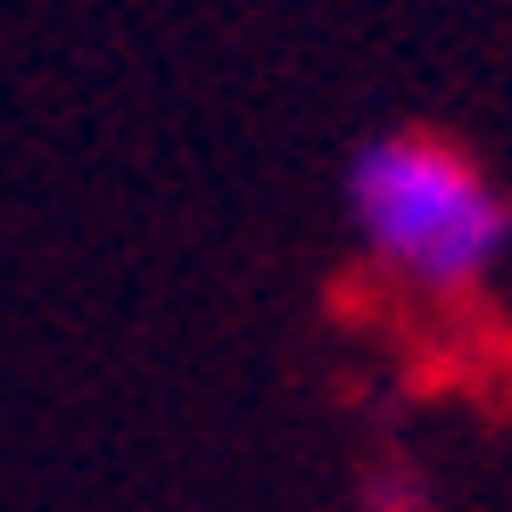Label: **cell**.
<instances>
[{
	"instance_id": "obj_1",
	"label": "cell",
	"mask_w": 512,
	"mask_h": 512,
	"mask_svg": "<svg viewBox=\"0 0 512 512\" xmlns=\"http://www.w3.org/2000/svg\"><path fill=\"white\" fill-rule=\"evenodd\" d=\"M339 215L405 298L471 306L512 256V182L446 124H372L339 157Z\"/></svg>"
}]
</instances>
